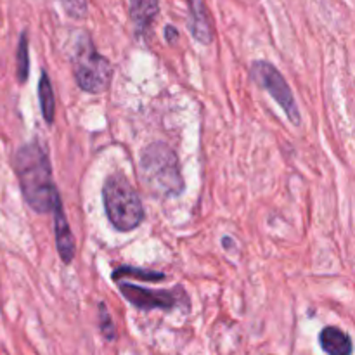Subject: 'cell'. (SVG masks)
<instances>
[{
  "label": "cell",
  "mask_w": 355,
  "mask_h": 355,
  "mask_svg": "<svg viewBox=\"0 0 355 355\" xmlns=\"http://www.w3.org/2000/svg\"><path fill=\"white\" fill-rule=\"evenodd\" d=\"M14 168L28 207L37 214H49L54 208L59 193L52 182L51 162L40 142L33 141L24 144L16 153Z\"/></svg>",
  "instance_id": "cell-1"
},
{
  "label": "cell",
  "mask_w": 355,
  "mask_h": 355,
  "mask_svg": "<svg viewBox=\"0 0 355 355\" xmlns=\"http://www.w3.org/2000/svg\"><path fill=\"white\" fill-rule=\"evenodd\" d=\"M141 175L153 196L172 198L184 191L179 159L165 142H153L144 149L141 156Z\"/></svg>",
  "instance_id": "cell-2"
},
{
  "label": "cell",
  "mask_w": 355,
  "mask_h": 355,
  "mask_svg": "<svg viewBox=\"0 0 355 355\" xmlns=\"http://www.w3.org/2000/svg\"><path fill=\"white\" fill-rule=\"evenodd\" d=\"M104 210L111 225L120 232H130L144 220V207L125 175L111 173L103 186Z\"/></svg>",
  "instance_id": "cell-3"
},
{
  "label": "cell",
  "mask_w": 355,
  "mask_h": 355,
  "mask_svg": "<svg viewBox=\"0 0 355 355\" xmlns=\"http://www.w3.org/2000/svg\"><path fill=\"white\" fill-rule=\"evenodd\" d=\"M73 73L83 92L101 94L107 89L113 76V68L104 55L96 51L89 37L78 40L73 54Z\"/></svg>",
  "instance_id": "cell-4"
},
{
  "label": "cell",
  "mask_w": 355,
  "mask_h": 355,
  "mask_svg": "<svg viewBox=\"0 0 355 355\" xmlns=\"http://www.w3.org/2000/svg\"><path fill=\"white\" fill-rule=\"evenodd\" d=\"M252 75L253 80H255L263 90H267V92L270 94V97L279 104L281 110L286 113L288 120L293 125H300V110H298L297 101H295L290 85H288V82L284 80V76L281 75L279 69L274 64H270L269 61H255L252 66Z\"/></svg>",
  "instance_id": "cell-5"
},
{
  "label": "cell",
  "mask_w": 355,
  "mask_h": 355,
  "mask_svg": "<svg viewBox=\"0 0 355 355\" xmlns=\"http://www.w3.org/2000/svg\"><path fill=\"white\" fill-rule=\"evenodd\" d=\"M120 293L132 307L139 311H172L179 305V291L175 290H146V288L135 286V284L121 283Z\"/></svg>",
  "instance_id": "cell-6"
},
{
  "label": "cell",
  "mask_w": 355,
  "mask_h": 355,
  "mask_svg": "<svg viewBox=\"0 0 355 355\" xmlns=\"http://www.w3.org/2000/svg\"><path fill=\"white\" fill-rule=\"evenodd\" d=\"M52 211H54V231H55V245H58V253H59V257H61L62 262L68 266V263H71L73 259H75L76 246H75V238H73L71 227H69L68 218H66L61 196L55 198Z\"/></svg>",
  "instance_id": "cell-7"
},
{
  "label": "cell",
  "mask_w": 355,
  "mask_h": 355,
  "mask_svg": "<svg viewBox=\"0 0 355 355\" xmlns=\"http://www.w3.org/2000/svg\"><path fill=\"white\" fill-rule=\"evenodd\" d=\"M319 343L328 355H352V340L335 326H328L319 335Z\"/></svg>",
  "instance_id": "cell-8"
},
{
  "label": "cell",
  "mask_w": 355,
  "mask_h": 355,
  "mask_svg": "<svg viewBox=\"0 0 355 355\" xmlns=\"http://www.w3.org/2000/svg\"><path fill=\"white\" fill-rule=\"evenodd\" d=\"M189 30L193 37L201 44H210L211 42V28L208 23L207 12L201 0H189Z\"/></svg>",
  "instance_id": "cell-9"
},
{
  "label": "cell",
  "mask_w": 355,
  "mask_h": 355,
  "mask_svg": "<svg viewBox=\"0 0 355 355\" xmlns=\"http://www.w3.org/2000/svg\"><path fill=\"white\" fill-rule=\"evenodd\" d=\"M158 0H130V14L137 33H144L158 14Z\"/></svg>",
  "instance_id": "cell-10"
},
{
  "label": "cell",
  "mask_w": 355,
  "mask_h": 355,
  "mask_svg": "<svg viewBox=\"0 0 355 355\" xmlns=\"http://www.w3.org/2000/svg\"><path fill=\"white\" fill-rule=\"evenodd\" d=\"M38 99H40V110L44 114V120L49 125L54 123V111H55V101H54V90H52V83L49 80L47 73H42L40 82H38Z\"/></svg>",
  "instance_id": "cell-11"
},
{
  "label": "cell",
  "mask_w": 355,
  "mask_h": 355,
  "mask_svg": "<svg viewBox=\"0 0 355 355\" xmlns=\"http://www.w3.org/2000/svg\"><path fill=\"white\" fill-rule=\"evenodd\" d=\"M111 277H113V281H120L123 279V277H132V279L149 281V283H159V281L166 279V276L163 272H156V270L149 269H139V267L130 266H120L118 269L113 270Z\"/></svg>",
  "instance_id": "cell-12"
},
{
  "label": "cell",
  "mask_w": 355,
  "mask_h": 355,
  "mask_svg": "<svg viewBox=\"0 0 355 355\" xmlns=\"http://www.w3.org/2000/svg\"><path fill=\"white\" fill-rule=\"evenodd\" d=\"M28 69H30V58H28V38L26 33L21 35L19 47H17V80L24 83L28 80Z\"/></svg>",
  "instance_id": "cell-13"
},
{
  "label": "cell",
  "mask_w": 355,
  "mask_h": 355,
  "mask_svg": "<svg viewBox=\"0 0 355 355\" xmlns=\"http://www.w3.org/2000/svg\"><path fill=\"white\" fill-rule=\"evenodd\" d=\"M99 324L104 338H106L107 342H114V340H116V326H114L113 319H111L110 315V311H107L104 302L99 304Z\"/></svg>",
  "instance_id": "cell-14"
},
{
  "label": "cell",
  "mask_w": 355,
  "mask_h": 355,
  "mask_svg": "<svg viewBox=\"0 0 355 355\" xmlns=\"http://www.w3.org/2000/svg\"><path fill=\"white\" fill-rule=\"evenodd\" d=\"M66 14L75 19H82L87 14V0H61Z\"/></svg>",
  "instance_id": "cell-15"
},
{
  "label": "cell",
  "mask_w": 355,
  "mask_h": 355,
  "mask_svg": "<svg viewBox=\"0 0 355 355\" xmlns=\"http://www.w3.org/2000/svg\"><path fill=\"white\" fill-rule=\"evenodd\" d=\"M165 37L166 40H168V44H173V42L177 40V37H179V33H177V30L172 26V24H168V26L165 28Z\"/></svg>",
  "instance_id": "cell-16"
}]
</instances>
